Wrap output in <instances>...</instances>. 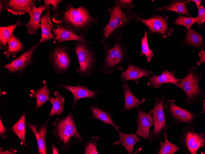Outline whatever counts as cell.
<instances>
[{
    "mask_svg": "<svg viewBox=\"0 0 205 154\" xmlns=\"http://www.w3.org/2000/svg\"><path fill=\"white\" fill-rule=\"evenodd\" d=\"M73 5L72 3L67 4L63 10L54 15L52 20L55 24H60L77 35L85 36L98 22L99 17L92 16L83 6L74 8Z\"/></svg>",
    "mask_w": 205,
    "mask_h": 154,
    "instance_id": "obj_1",
    "label": "cell"
},
{
    "mask_svg": "<svg viewBox=\"0 0 205 154\" xmlns=\"http://www.w3.org/2000/svg\"><path fill=\"white\" fill-rule=\"evenodd\" d=\"M107 11L110 14L109 20L107 24L101 29L102 37L100 41L103 44L107 43L110 39L115 40L122 38L123 31L127 25L132 21L144 17L141 13L124 10L118 0H116L114 5Z\"/></svg>",
    "mask_w": 205,
    "mask_h": 154,
    "instance_id": "obj_2",
    "label": "cell"
},
{
    "mask_svg": "<svg viewBox=\"0 0 205 154\" xmlns=\"http://www.w3.org/2000/svg\"><path fill=\"white\" fill-rule=\"evenodd\" d=\"M105 57L102 65L97 68L98 73L111 74L117 70L123 71L122 65L130 59V48L122 38L114 40L111 44H103Z\"/></svg>",
    "mask_w": 205,
    "mask_h": 154,
    "instance_id": "obj_3",
    "label": "cell"
},
{
    "mask_svg": "<svg viewBox=\"0 0 205 154\" xmlns=\"http://www.w3.org/2000/svg\"><path fill=\"white\" fill-rule=\"evenodd\" d=\"M52 125V133L57 144L63 149L69 150L73 144L83 140L76 127L72 110L66 115L58 117Z\"/></svg>",
    "mask_w": 205,
    "mask_h": 154,
    "instance_id": "obj_4",
    "label": "cell"
},
{
    "mask_svg": "<svg viewBox=\"0 0 205 154\" xmlns=\"http://www.w3.org/2000/svg\"><path fill=\"white\" fill-rule=\"evenodd\" d=\"M79 63L76 69L82 77L91 76L94 73L98 64L95 51L91 44L76 41L72 48Z\"/></svg>",
    "mask_w": 205,
    "mask_h": 154,
    "instance_id": "obj_5",
    "label": "cell"
},
{
    "mask_svg": "<svg viewBox=\"0 0 205 154\" xmlns=\"http://www.w3.org/2000/svg\"><path fill=\"white\" fill-rule=\"evenodd\" d=\"M202 78L201 73L198 71L195 66H193L189 67L187 75L180 79L178 87L187 94V104L196 103L199 97H205L204 90L199 85Z\"/></svg>",
    "mask_w": 205,
    "mask_h": 154,
    "instance_id": "obj_6",
    "label": "cell"
},
{
    "mask_svg": "<svg viewBox=\"0 0 205 154\" xmlns=\"http://www.w3.org/2000/svg\"><path fill=\"white\" fill-rule=\"evenodd\" d=\"M69 47L63 44H56L50 50L49 62L55 72L58 75L66 74L71 68L72 58Z\"/></svg>",
    "mask_w": 205,
    "mask_h": 154,
    "instance_id": "obj_7",
    "label": "cell"
},
{
    "mask_svg": "<svg viewBox=\"0 0 205 154\" xmlns=\"http://www.w3.org/2000/svg\"><path fill=\"white\" fill-rule=\"evenodd\" d=\"M165 92L160 97H157L154 101L153 109L149 111L153 114L154 122L153 130L150 134L153 140H160L161 137L172 128L168 126L166 122V117L164 105L166 101Z\"/></svg>",
    "mask_w": 205,
    "mask_h": 154,
    "instance_id": "obj_8",
    "label": "cell"
},
{
    "mask_svg": "<svg viewBox=\"0 0 205 154\" xmlns=\"http://www.w3.org/2000/svg\"><path fill=\"white\" fill-rule=\"evenodd\" d=\"M196 128L192 126L185 127L180 137L182 150L188 154H196L198 149L205 147V134L198 133Z\"/></svg>",
    "mask_w": 205,
    "mask_h": 154,
    "instance_id": "obj_9",
    "label": "cell"
},
{
    "mask_svg": "<svg viewBox=\"0 0 205 154\" xmlns=\"http://www.w3.org/2000/svg\"><path fill=\"white\" fill-rule=\"evenodd\" d=\"M175 101L168 98L166 101V104L164 105L174 124L176 125L184 124L195 126L198 114L177 106L175 103Z\"/></svg>",
    "mask_w": 205,
    "mask_h": 154,
    "instance_id": "obj_10",
    "label": "cell"
},
{
    "mask_svg": "<svg viewBox=\"0 0 205 154\" xmlns=\"http://www.w3.org/2000/svg\"><path fill=\"white\" fill-rule=\"evenodd\" d=\"M39 45L38 43L35 44L16 59L3 65L2 68L7 70L9 74L17 73V76L19 77L27 67L36 63L33 59V55L36 49Z\"/></svg>",
    "mask_w": 205,
    "mask_h": 154,
    "instance_id": "obj_11",
    "label": "cell"
},
{
    "mask_svg": "<svg viewBox=\"0 0 205 154\" xmlns=\"http://www.w3.org/2000/svg\"><path fill=\"white\" fill-rule=\"evenodd\" d=\"M168 17L155 15L146 19L138 18L136 21L141 22L147 26L151 34L157 33L164 38H166L170 36L173 31L168 24Z\"/></svg>",
    "mask_w": 205,
    "mask_h": 154,
    "instance_id": "obj_12",
    "label": "cell"
},
{
    "mask_svg": "<svg viewBox=\"0 0 205 154\" xmlns=\"http://www.w3.org/2000/svg\"><path fill=\"white\" fill-rule=\"evenodd\" d=\"M135 110L137 114L136 120L137 128L135 134L145 139L150 144H154L149 132L150 127L154 124L151 114L149 112L145 111L139 106L136 107Z\"/></svg>",
    "mask_w": 205,
    "mask_h": 154,
    "instance_id": "obj_13",
    "label": "cell"
},
{
    "mask_svg": "<svg viewBox=\"0 0 205 154\" xmlns=\"http://www.w3.org/2000/svg\"><path fill=\"white\" fill-rule=\"evenodd\" d=\"M48 117L46 121L42 124L26 121V126L33 132L36 138L37 152L39 154H47L46 137L48 125Z\"/></svg>",
    "mask_w": 205,
    "mask_h": 154,
    "instance_id": "obj_14",
    "label": "cell"
},
{
    "mask_svg": "<svg viewBox=\"0 0 205 154\" xmlns=\"http://www.w3.org/2000/svg\"><path fill=\"white\" fill-rule=\"evenodd\" d=\"M127 69L122 72L121 76L118 79L123 83L130 81H133L136 84H139V80L141 78L152 76L154 73L149 69H142L140 67L134 65L129 61L127 62Z\"/></svg>",
    "mask_w": 205,
    "mask_h": 154,
    "instance_id": "obj_15",
    "label": "cell"
},
{
    "mask_svg": "<svg viewBox=\"0 0 205 154\" xmlns=\"http://www.w3.org/2000/svg\"><path fill=\"white\" fill-rule=\"evenodd\" d=\"M56 29L53 28L52 34L55 36L53 40L54 44H59L66 41H75L92 44L86 39L85 36L77 35L66 28L60 24H54Z\"/></svg>",
    "mask_w": 205,
    "mask_h": 154,
    "instance_id": "obj_16",
    "label": "cell"
},
{
    "mask_svg": "<svg viewBox=\"0 0 205 154\" xmlns=\"http://www.w3.org/2000/svg\"><path fill=\"white\" fill-rule=\"evenodd\" d=\"M55 87H63L72 93L73 96L74 100L73 109L75 107L78 101L82 98H91L94 99L97 101V96L101 91V90H100L98 91H94L89 89L88 87L85 85H81L79 84L75 86H72L69 84L65 85L58 84Z\"/></svg>",
    "mask_w": 205,
    "mask_h": 154,
    "instance_id": "obj_17",
    "label": "cell"
},
{
    "mask_svg": "<svg viewBox=\"0 0 205 154\" xmlns=\"http://www.w3.org/2000/svg\"><path fill=\"white\" fill-rule=\"evenodd\" d=\"M36 0H4L6 9L17 15L28 13L34 6Z\"/></svg>",
    "mask_w": 205,
    "mask_h": 154,
    "instance_id": "obj_18",
    "label": "cell"
},
{
    "mask_svg": "<svg viewBox=\"0 0 205 154\" xmlns=\"http://www.w3.org/2000/svg\"><path fill=\"white\" fill-rule=\"evenodd\" d=\"M54 26V24L50 17V10L46 8L40 17V27L41 35V39L38 43L39 45L54 38L52 34V29Z\"/></svg>",
    "mask_w": 205,
    "mask_h": 154,
    "instance_id": "obj_19",
    "label": "cell"
},
{
    "mask_svg": "<svg viewBox=\"0 0 205 154\" xmlns=\"http://www.w3.org/2000/svg\"><path fill=\"white\" fill-rule=\"evenodd\" d=\"M175 72H170L165 69L159 76L154 73L152 76L147 77V85L157 89L160 88L164 83L173 84L178 86L180 79L175 77Z\"/></svg>",
    "mask_w": 205,
    "mask_h": 154,
    "instance_id": "obj_20",
    "label": "cell"
},
{
    "mask_svg": "<svg viewBox=\"0 0 205 154\" xmlns=\"http://www.w3.org/2000/svg\"><path fill=\"white\" fill-rule=\"evenodd\" d=\"M44 5L39 7L34 6L28 13L30 17L29 22L25 24L28 33L35 36L37 31L40 30V17L42 13L46 9Z\"/></svg>",
    "mask_w": 205,
    "mask_h": 154,
    "instance_id": "obj_21",
    "label": "cell"
},
{
    "mask_svg": "<svg viewBox=\"0 0 205 154\" xmlns=\"http://www.w3.org/2000/svg\"><path fill=\"white\" fill-rule=\"evenodd\" d=\"M123 84L122 93L124 98L125 104L124 108L121 112L129 110L145 104V100L144 98L141 100L137 98L131 90L127 83Z\"/></svg>",
    "mask_w": 205,
    "mask_h": 154,
    "instance_id": "obj_22",
    "label": "cell"
},
{
    "mask_svg": "<svg viewBox=\"0 0 205 154\" xmlns=\"http://www.w3.org/2000/svg\"><path fill=\"white\" fill-rule=\"evenodd\" d=\"M116 131L118 133L119 140L114 142V144L121 145L125 149L128 154H132L134 145L137 143L140 142L141 139L135 133L125 134L119 129Z\"/></svg>",
    "mask_w": 205,
    "mask_h": 154,
    "instance_id": "obj_23",
    "label": "cell"
},
{
    "mask_svg": "<svg viewBox=\"0 0 205 154\" xmlns=\"http://www.w3.org/2000/svg\"><path fill=\"white\" fill-rule=\"evenodd\" d=\"M89 109L91 111V120H98L105 124L112 126L116 131L119 129V127L116 124L112 117V115L113 113H109L107 111L102 110L99 108L98 104L97 103L95 105H91Z\"/></svg>",
    "mask_w": 205,
    "mask_h": 154,
    "instance_id": "obj_24",
    "label": "cell"
},
{
    "mask_svg": "<svg viewBox=\"0 0 205 154\" xmlns=\"http://www.w3.org/2000/svg\"><path fill=\"white\" fill-rule=\"evenodd\" d=\"M43 85L37 90L33 89L30 90L29 96L37 100L35 110L42 107L45 103L49 101L50 98V89L48 88V85L45 80L42 81Z\"/></svg>",
    "mask_w": 205,
    "mask_h": 154,
    "instance_id": "obj_25",
    "label": "cell"
},
{
    "mask_svg": "<svg viewBox=\"0 0 205 154\" xmlns=\"http://www.w3.org/2000/svg\"><path fill=\"white\" fill-rule=\"evenodd\" d=\"M26 115V113L24 110L18 121L11 126L9 130L18 137L21 140V145L24 144L26 147H28V145L25 140Z\"/></svg>",
    "mask_w": 205,
    "mask_h": 154,
    "instance_id": "obj_26",
    "label": "cell"
},
{
    "mask_svg": "<svg viewBox=\"0 0 205 154\" xmlns=\"http://www.w3.org/2000/svg\"><path fill=\"white\" fill-rule=\"evenodd\" d=\"M56 97H50L49 101L51 103L52 106L49 113V118L54 115H56L59 117L64 113V104L66 100L64 95L59 91H56L53 93Z\"/></svg>",
    "mask_w": 205,
    "mask_h": 154,
    "instance_id": "obj_27",
    "label": "cell"
},
{
    "mask_svg": "<svg viewBox=\"0 0 205 154\" xmlns=\"http://www.w3.org/2000/svg\"><path fill=\"white\" fill-rule=\"evenodd\" d=\"M7 43V49L3 54L8 57L12 56L13 58H15L20 52L26 49L21 41L13 33L9 39Z\"/></svg>",
    "mask_w": 205,
    "mask_h": 154,
    "instance_id": "obj_28",
    "label": "cell"
},
{
    "mask_svg": "<svg viewBox=\"0 0 205 154\" xmlns=\"http://www.w3.org/2000/svg\"><path fill=\"white\" fill-rule=\"evenodd\" d=\"M22 24L18 20L14 24L6 26L0 27V49L6 51L7 49L8 41L13 31L18 26H21Z\"/></svg>",
    "mask_w": 205,
    "mask_h": 154,
    "instance_id": "obj_29",
    "label": "cell"
},
{
    "mask_svg": "<svg viewBox=\"0 0 205 154\" xmlns=\"http://www.w3.org/2000/svg\"><path fill=\"white\" fill-rule=\"evenodd\" d=\"M184 44L200 48H203L204 47L202 36L191 28L187 29Z\"/></svg>",
    "mask_w": 205,
    "mask_h": 154,
    "instance_id": "obj_30",
    "label": "cell"
},
{
    "mask_svg": "<svg viewBox=\"0 0 205 154\" xmlns=\"http://www.w3.org/2000/svg\"><path fill=\"white\" fill-rule=\"evenodd\" d=\"M165 11H174L187 15L190 14L187 9L186 1H176L169 5L164 6L154 10V11L157 12Z\"/></svg>",
    "mask_w": 205,
    "mask_h": 154,
    "instance_id": "obj_31",
    "label": "cell"
},
{
    "mask_svg": "<svg viewBox=\"0 0 205 154\" xmlns=\"http://www.w3.org/2000/svg\"><path fill=\"white\" fill-rule=\"evenodd\" d=\"M165 141L163 143L160 141V149L157 154H174L177 151L182 150V147L170 142L167 138V133L164 135Z\"/></svg>",
    "mask_w": 205,
    "mask_h": 154,
    "instance_id": "obj_32",
    "label": "cell"
},
{
    "mask_svg": "<svg viewBox=\"0 0 205 154\" xmlns=\"http://www.w3.org/2000/svg\"><path fill=\"white\" fill-rule=\"evenodd\" d=\"M100 138L98 136H93L88 141L82 140L84 148L85 154H99L97 146Z\"/></svg>",
    "mask_w": 205,
    "mask_h": 154,
    "instance_id": "obj_33",
    "label": "cell"
},
{
    "mask_svg": "<svg viewBox=\"0 0 205 154\" xmlns=\"http://www.w3.org/2000/svg\"><path fill=\"white\" fill-rule=\"evenodd\" d=\"M141 51L140 54V56L145 55L147 61L150 62L154 55L153 51L150 50L149 47L147 40V33L144 32L143 38L141 39Z\"/></svg>",
    "mask_w": 205,
    "mask_h": 154,
    "instance_id": "obj_34",
    "label": "cell"
},
{
    "mask_svg": "<svg viewBox=\"0 0 205 154\" xmlns=\"http://www.w3.org/2000/svg\"><path fill=\"white\" fill-rule=\"evenodd\" d=\"M195 22V18L183 16H178L174 21V23L176 25L184 26L187 29L191 28V26Z\"/></svg>",
    "mask_w": 205,
    "mask_h": 154,
    "instance_id": "obj_35",
    "label": "cell"
},
{
    "mask_svg": "<svg viewBox=\"0 0 205 154\" xmlns=\"http://www.w3.org/2000/svg\"><path fill=\"white\" fill-rule=\"evenodd\" d=\"M44 6L46 8L51 10L57 13L60 9L59 6L60 2H63L61 0H44Z\"/></svg>",
    "mask_w": 205,
    "mask_h": 154,
    "instance_id": "obj_36",
    "label": "cell"
},
{
    "mask_svg": "<svg viewBox=\"0 0 205 154\" xmlns=\"http://www.w3.org/2000/svg\"><path fill=\"white\" fill-rule=\"evenodd\" d=\"M195 19L196 22L199 28L205 22V9L202 5H200L198 9V15Z\"/></svg>",
    "mask_w": 205,
    "mask_h": 154,
    "instance_id": "obj_37",
    "label": "cell"
},
{
    "mask_svg": "<svg viewBox=\"0 0 205 154\" xmlns=\"http://www.w3.org/2000/svg\"><path fill=\"white\" fill-rule=\"evenodd\" d=\"M122 9L128 12L131 11V9L135 6L131 0H118Z\"/></svg>",
    "mask_w": 205,
    "mask_h": 154,
    "instance_id": "obj_38",
    "label": "cell"
},
{
    "mask_svg": "<svg viewBox=\"0 0 205 154\" xmlns=\"http://www.w3.org/2000/svg\"><path fill=\"white\" fill-rule=\"evenodd\" d=\"M9 130L6 128L3 125L0 117V137L3 139L7 138V134Z\"/></svg>",
    "mask_w": 205,
    "mask_h": 154,
    "instance_id": "obj_39",
    "label": "cell"
},
{
    "mask_svg": "<svg viewBox=\"0 0 205 154\" xmlns=\"http://www.w3.org/2000/svg\"><path fill=\"white\" fill-rule=\"evenodd\" d=\"M199 60L196 63L198 66L203 63L205 62V51L202 49L201 52L199 54Z\"/></svg>",
    "mask_w": 205,
    "mask_h": 154,
    "instance_id": "obj_40",
    "label": "cell"
},
{
    "mask_svg": "<svg viewBox=\"0 0 205 154\" xmlns=\"http://www.w3.org/2000/svg\"><path fill=\"white\" fill-rule=\"evenodd\" d=\"M17 152L15 149L11 148L9 150H4L1 147H0V154H15Z\"/></svg>",
    "mask_w": 205,
    "mask_h": 154,
    "instance_id": "obj_41",
    "label": "cell"
},
{
    "mask_svg": "<svg viewBox=\"0 0 205 154\" xmlns=\"http://www.w3.org/2000/svg\"><path fill=\"white\" fill-rule=\"evenodd\" d=\"M6 9L4 0H0V14Z\"/></svg>",
    "mask_w": 205,
    "mask_h": 154,
    "instance_id": "obj_42",
    "label": "cell"
},
{
    "mask_svg": "<svg viewBox=\"0 0 205 154\" xmlns=\"http://www.w3.org/2000/svg\"><path fill=\"white\" fill-rule=\"evenodd\" d=\"M52 149L53 152L52 153L53 154H59L58 152L59 147H58L57 146L56 147L53 143H52Z\"/></svg>",
    "mask_w": 205,
    "mask_h": 154,
    "instance_id": "obj_43",
    "label": "cell"
},
{
    "mask_svg": "<svg viewBox=\"0 0 205 154\" xmlns=\"http://www.w3.org/2000/svg\"><path fill=\"white\" fill-rule=\"evenodd\" d=\"M201 1V0H189L186 1V2L187 3H188L190 1L193 2L195 3L197 8L198 9L200 5Z\"/></svg>",
    "mask_w": 205,
    "mask_h": 154,
    "instance_id": "obj_44",
    "label": "cell"
},
{
    "mask_svg": "<svg viewBox=\"0 0 205 154\" xmlns=\"http://www.w3.org/2000/svg\"><path fill=\"white\" fill-rule=\"evenodd\" d=\"M7 93L6 91H4L0 89V97H1V96L2 95H5Z\"/></svg>",
    "mask_w": 205,
    "mask_h": 154,
    "instance_id": "obj_45",
    "label": "cell"
}]
</instances>
